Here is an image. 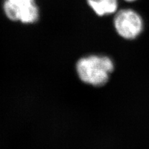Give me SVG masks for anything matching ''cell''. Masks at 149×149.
I'll return each instance as SVG.
<instances>
[{
	"label": "cell",
	"mask_w": 149,
	"mask_h": 149,
	"mask_svg": "<svg viewBox=\"0 0 149 149\" xmlns=\"http://www.w3.org/2000/svg\"><path fill=\"white\" fill-rule=\"evenodd\" d=\"M125 1H127V2H132V1H136V0H125Z\"/></svg>",
	"instance_id": "cell-5"
},
{
	"label": "cell",
	"mask_w": 149,
	"mask_h": 149,
	"mask_svg": "<svg viewBox=\"0 0 149 149\" xmlns=\"http://www.w3.org/2000/svg\"><path fill=\"white\" fill-rule=\"evenodd\" d=\"M114 64L108 56L91 55L84 57L77 63L76 69L80 80L94 86H101L108 82Z\"/></svg>",
	"instance_id": "cell-1"
},
{
	"label": "cell",
	"mask_w": 149,
	"mask_h": 149,
	"mask_svg": "<svg viewBox=\"0 0 149 149\" xmlns=\"http://www.w3.org/2000/svg\"><path fill=\"white\" fill-rule=\"evenodd\" d=\"M88 4L97 16H103L117 12L118 0H87Z\"/></svg>",
	"instance_id": "cell-4"
},
{
	"label": "cell",
	"mask_w": 149,
	"mask_h": 149,
	"mask_svg": "<svg viewBox=\"0 0 149 149\" xmlns=\"http://www.w3.org/2000/svg\"><path fill=\"white\" fill-rule=\"evenodd\" d=\"M3 9L9 19L24 24H32L39 17V10L35 0H5Z\"/></svg>",
	"instance_id": "cell-3"
},
{
	"label": "cell",
	"mask_w": 149,
	"mask_h": 149,
	"mask_svg": "<svg viewBox=\"0 0 149 149\" xmlns=\"http://www.w3.org/2000/svg\"><path fill=\"white\" fill-rule=\"evenodd\" d=\"M114 26L117 33L123 38L132 40L142 33L143 21L141 16L131 9H123L116 13Z\"/></svg>",
	"instance_id": "cell-2"
}]
</instances>
